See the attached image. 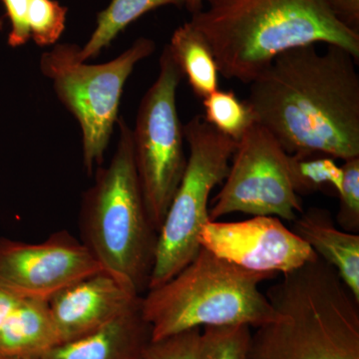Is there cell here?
<instances>
[{
	"mask_svg": "<svg viewBox=\"0 0 359 359\" xmlns=\"http://www.w3.org/2000/svg\"><path fill=\"white\" fill-rule=\"evenodd\" d=\"M67 11L56 0H32L27 20L33 41L39 46L55 43L65 32Z\"/></svg>",
	"mask_w": 359,
	"mask_h": 359,
	"instance_id": "44dd1931",
	"label": "cell"
},
{
	"mask_svg": "<svg viewBox=\"0 0 359 359\" xmlns=\"http://www.w3.org/2000/svg\"><path fill=\"white\" fill-rule=\"evenodd\" d=\"M201 247L215 256L257 273H287L318 257L316 252L276 217L241 222L209 221Z\"/></svg>",
	"mask_w": 359,
	"mask_h": 359,
	"instance_id": "8fae6325",
	"label": "cell"
},
{
	"mask_svg": "<svg viewBox=\"0 0 359 359\" xmlns=\"http://www.w3.org/2000/svg\"><path fill=\"white\" fill-rule=\"evenodd\" d=\"M2 26H4V20H2V18H0V29H1Z\"/></svg>",
	"mask_w": 359,
	"mask_h": 359,
	"instance_id": "f1b7e54d",
	"label": "cell"
},
{
	"mask_svg": "<svg viewBox=\"0 0 359 359\" xmlns=\"http://www.w3.org/2000/svg\"><path fill=\"white\" fill-rule=\"evenodd\" d=\"M289 156L268 129L252 124L237 142L210 219L244 212L294 222L304 209L290 180Z\"/></svg>",
	"mask_w": 359,
	"mask_h": 359,
	"instance_id": "9c48e42d",
	"label": "cell"
},
{
	"mask_svg": "<svg viewBox=\"0 0 359 359\" xmlns=\"http://www.w3.org/2000/svg\"><path fill=\"white\" fill-rule=\"evenodd\" d=\"M316 44L283 52L250 82L249 104L257 124L287 154L359 157L358 60L351 52Z\"/></svg>",
	"mask_w": 359,
	"mask_h": 359,
	"instance_id": "6da1fadb",
	"label": "cell"
},
{
	"mask_svg": "<svg viewBox=\"0 0 359 359\" xmlns=\"http://www.w3.org/2000/svg\"><path fill=\"white\" fill-rule=\"evenodd\" d=\"M294 231L318 257L334 266L344 285L359 301V236L340 231L330 212L311 208L294 222Z\"/></svg>",
	"mask_w": 359,
	"mask_h": 359,
	"instance_id": "5bb4252c",
	"label": "cell"
},
{
	"mask_svg": "<svg viewBox=\"0 0 359 359\" xmlns=\"http://www.w3.org/2000/svg\"><path fill=\"white\" fill-rule=\"evenodd\" d=\"M202 328L152 340L140 359H197Z\"/></svg>",
	"mask_w": 359,
	"mask_h": 359,
	"instance_id": "603a6c76",
	"label": "cell"
},
{
	"mask_svg": "<svg viewBox=\"0 0 359 359\" xmlns=\"http://www.w3.org/2000/svg\"><path fill=\"white\" fill-rule=\"evenodd\" d=\"M142 295L102 271L73 283L49 301L62 342L100 330L141 304Z\"/></svg>",
	"mask_w": 359,
	"mask_h": 359,
	"instance_id": "7c38bea8",
	"label": "cell"
},
{
	"mask_svg": "<svg viewBox=\"0 0 359 359\" xmlns=\"http://www.w3.org/2000/svg\"><path fill=\"white\" fill-rule=\"evenodd\" d=\"M0 359H23V358H13V356L6 355V354L0 353Z\"/></svg>",
	"mask_w": 359,
	"mask_h": 359,
	"instance_id": "83f0119b",
	"label": "cell"
},
{
	"mask_svg": "<svg viewBox=\"0 0 359 359\" xmlns=\"http://www.w3.org/2000/svg\"><path fill=\"white\" fill-rule=\"evenodd\" d=\"M290 175L297 195L332 192L339 195L344 172L334 158L320 153L299 152L289 156Z\"/></svg>",
	"mask_w": 359,
	"mask_h": 359,
	"instance_id": "ac0fdd59",
	"label": "cell"
},
{
	"mask_svg": "<svg viewBox=\"0 0 359 359\" xmlns=\"http://www.w3.org/2000/svg\"><path fill=\"white\" fill-rule=\"evenodd\" d=\"M151 341V327L142 313L141 302L100 330L62 342L39 359H140Z\"/></svg>",
	"mask_w": 359,
	"mask_h": 359,
	"instance_id": "4fadbf2b",
	"label": "cell"
},
{
	"mask_svg": "<svg viewBox=\"0 0 359 359\" xmlns=\"http://www.w3.org/2000/svg\"><path fill=\"white\" fill-rule=\"evenodd\" d=\"M276 276L241 268L201 247L188 266L142 297V313L152 340L195 328H257L273 323L280 313L259 285Z\"/></svg>",
	"mask_w": 359,
	"mask_h": 359,
	"instance_id": "277c9868",
	"label": "cell"
},
{
	"mask_svg": "<svg viewBox=\"0 0 359 359\" xmlns=\"http://www.w3.org/2000/svg\"><path fill=\"white\" fill-rule=\"evenodd\" d=\"M344 180L339 193L337 223L347 233L359 231V157L344 161Z\"/></svg>",
	"mask_w": 359,
	"mask_h": 359,
	"instance_id": "7402d4cb",
	"label": "cell"
},
{
	"mask_svg": "<svg viewBox=\"0 0 359 359\" xmlns=\"http://www.w3.org/2000/svg\"><path fill=\"white\" fill-rule=\"evenodd\" d=\"M184 7H186L187 11L191 14H195L202 11L204 7V0H184Z\"/></svg>",
	"mask_w": 359,
	"mask_h": 359,
	"instance_id": "4316f807",
	"label": "cell"
},
{
	"mask_svg": "<svg viewBox=\"0 0 359 359\" xmlns=\"http://www.w3.org/2000/svg\"><path fill=\"white\" fill-rule=\"evenodd\" d=\"M203 106L205 122L237 142L256 123L249 104L240 100L233 91L216 90L203 99Z\"/></svg>",
	"mask_w": 359,
	"mask_h": 359,
	"instance_id": "d6986e66",
	"label": "cell"
},
{
	"mask_svg": "<svg viewBox=\"0 0 359 359\" xmlns=\"http://www.w3.org/2000/svg\"><path fill=\"white\" fill-rule=\"evenodd\" d=\"M184 136L189 146L186 169L158 233L148 290L171 280L197 256L201 231L211 221L210 196L224 183L237 148V141L219 133L203 115L184 125Z\"/></svg>",
	"mask_w": 359,
	"mask_h": 359,
	"instance_id": "8992f818",
	"label": "cell"
},
{
	"mask_svg": "<svg viewBox=\"0 0 359 359\" xmlns=\"http://www.w3.org/2000/svg\"><path fill=\"white\" fill-rule=\"evenodd\" d=\"M4 4L11 22L8 44L11 47L22 46L32 39L27 15L32 0H0Z\"/></svg>",
	"mask_w": 359,
	"mask_h": 359,
	"instance_id": "cb8c5ba5",
	"label": "cell"
},
{
	"mask_svg": "<svg viewBox=\"0 0 359 359\" xmlns=\"http://www.w3.org/2000/svg\"><path fill=\"white\" fill-rule=\"evenodd\" d=\"M20 299L13 292L0 287V330L6 325L7 320L13 313Z\"/></svg>",
	"mask_w": 359,
	"mask_h": 359,
	"instance_id": "484cf974",
	"label": "cell"
},
{
	"mask_svg": "<svg viewBox=\"0 0 359 359\" xmlns=\"http://www.w3.org/2000/svg\"><path fill=\"white\" fill-rule=\"evenodd\" d=\"M250 337L247 325L205 327L197 359H247Z\"/></svg>",
	"mask_w": 359,
	"mask_h": 359,
	"instance_id": "ffe728a7",
	"label": "cell"
},
{
	"mask_svg": "<svg viewBox=\"0 0 359 359\" xmlns=\"http://www.w3.org/2000/svg\"><path fill=\"white\" fill-rule=\"evenodd\" d=\"M62 344L49 302L21 299L0 330V353L39 359Z\"/></svg>",
	"mask_w": 359,
	"mask_h": 359,
	"instance_id": "9a60e30c",
	"label": "cell"
},
{
	"mask_svg": "<svg viewBox=\"0 0 359 359\" xmlns=\"http://www.w3.org/2000/svg\"><path fill=\"white\" fill-rule=\"evenodd\" d=\"M335 14L347 27L359 32V0H330Z\"/></svg>",
	"mask_w": 359,
	"mask_h": 359,
	"instance_id": "d4e9b609",
	"label": "cell"
},
{
	"mask_svg": "<svg viewBox=\"0 0 359 359\" xmlns=\"http://www.w3.org/2000/svg\"><path fill=\"white\" fill-rule=\"evenodd\" d=\"M280 313L256 328L247 359H359V301L318 257L266 292Z\"/></svg>",
	"mask_w": 359,
	"mask_h": 359,
	"instance_id": "3957f363",
	"label": "cell"
},
{
	"mask_svg": "<svg viewBox=\"0 0 359 359\" xmlns=\"http://www.w3.org/2000/svg\"><path fill=\"white\" fill-rule=\"evenodd\" d=\"M184 4V0H111L109 6L97 14L95 30L80 50V60L97 57L127 26L149 11L167 6L182 8Z\"/></svg>",
	"mask_w": 359,
	"mask_h": 359,
	"instance_id": "e0dca14e",
	"label": "cell"
},
{
	"mask_svg": "<svg viewBox=\"0 0 359 359\" xmlns=\"http://www.w3.org/2000/svg\"><path fill=\"white\" fill-rule=\"evenodd\" d=\"M102 271L88 248L67 231L34 244L0 237V287L20 299L51 301L73 283Z\"/></svg>",
	"mask_w": 359,
	"mask_h": 359,
	"instance_id": "30bf717a",
	"label": "cell"
},
{
	"mask_svg": "<svg viewBox=\"0 0 359 359\" xmlns=\"http://www.w3.org/2000/svg\"><path fill=\"white\" fill-rule=\"evenodd\" d=\"M159 63V75L142 98L132 130L135 167L149 218L158 233L188 160L176 101L184 77L167 45Z\"/></svg>",
	"mask_w": 359,
	"mask_h": 359,
	"instance_id": "ba28073f",
	"label": "cell"
},
{
	"mask_svg": "<svg viewBox=\"0 0 359 359\" xmlns=\"http://www.w3.org/2000/svg\"><path fill=\"white\" fill-rule=\"evenodd\" d=\"M119 140L109 165L97 168L80 212L81 242L104 271L139 294L148 290L158 231L144 202L134 162L132 129L118 118Z\"/></svg>",
	"mask_w": 359,
	"mask_h": 359,
	"instance_id": "5b68a950",
	"label": "cell"
},
{
	"mask_svg": "<svg viewBox=\"0 0 359 359\" xmlns=\"http://www.w3.org/2000/svg\"><path fill=\"white\" fill-rule=\"evenodd\" d=\"M155 49L152 39L140 37L117 58L95 65L80 60L81 47L76 44H58L42 54V74L52 80L59 101L79 123L83 165L89 176L94 168L102 166L125 83L137 63Z\"/></svg>",
	"mask_w": 359,
	"mask_h": 359,
	"instance_id": "52a82bcc",
	"label": "cell"
},
{
	"mask_svg": "<svg viewBox=\"0 0 359 359\" xmlns=\"http://www.w3.org/2000/svg\"><path fill=\"white\" fill-rule=\"evenodd\" d=\"M167 47L198 98L203 100L219 89V73L214 53L190 21L175 30Z\"/></svg>",
	"mask_w": 359,
	"mask_h": 359,
	"instance_id": "2e32d148",
	"label": "cell"
},
{
	"mask_svg": "<svg viewBox=\"0 0 359 359\" xmlns=\"http://www.w3.org/2000/svg\"><path fill=\"white\" fill-rule=\"evenodd\" d=\"M190 22L211 47L219 74L245 84L304 45H337L359 61V32L339 20L330 0H204Z\"/></svg>",
	"mask_w": 359,
	"mask_h": 359,
	"instance_id": "7a4b0ae2",
	"label": "cell"
}]
</instances>
